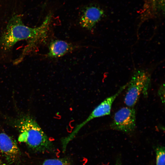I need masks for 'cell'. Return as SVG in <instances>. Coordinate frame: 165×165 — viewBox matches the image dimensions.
<instances>
[{"mask_svg":"<svg viewBox=\"0 0 165 165\" xmlns=\"http://www.w3.org/2000/svg\"><path fill=\"white\" fill-rule=\"evenodd\" d=\"M150 78L149 73L145 70H138L134 73L127 83L128 88L124 98V103L127 107H133L141 94L147 95Z\"/></svg>","mask_w":165,"mask_h":165,"instance_id":"3957f363","label":"cell"},{"mask_svg":"<svg viewBox=\"0 0 165 165\" xmlns=\"http://www.w3.org/2000/svg\"><path fill=\"white\" fill-rule=\"evenodd\" d=\"M71 162L67 158L50 159L45 160L42 165H71Z\"/></svg>","mask_w":165,"mask_h":165,"instance_id":"9c48e42d","label":"cell"},{"mask_svg":"<svg viewBox=\"0 0 165 165\" xmlns=\"http://www.w3.org/2000/svg\"><path fill=\"white\" fill-rule=\"evenodd\" d=\"M0 165H6V164L3 163L0 160Z\"/></svg>","mask_w":165,"mask_h":165,"instance_id":"7c38bea8","label":"cell"},{"mask_svg":"<svg viewBox=\"0 0 165 165\" xmlns=\"http://www.w3.org/2000/svg\"><path fill=\"white\" fill-rule=\"evenodd\" d=\"M104 14V11L99 7L94 5L88 6L82 10L80 17V24L83 28L91 31Z\"/></svg>","mask_w":165,"mask_h":165,"instance_id":"52a82bcc","label":"cell"},{"mask_svg":"<svg viewBox=\"0 0 165 165\" xmlns=\"http://www.w3.org/2000/svg\"><path fill=\"white\" fill-rule=\"evenodd\" d=\"M165 147L159 146L156 149V165H165Z\"/></svg>","mask_w":165,"mask_h":165,"instance_id":"30bf717a","label":"cell"},{"mask_svg":"<svg viewBox=\"0 0 165 165\" xmlns=\"http://www.w3.org/2000/svg\"><path fill=\"white\" fill-rule=\"evenodd\" d=\"M75 48V46L65 41L58 39L54 40L50 44L47 56L50 58L60 57Z\"/></svg>","mask_w":165,"mask_h":165,"instance_id":"ba28073f","label":"cell"},{"mask_svg":"<svg viewBox=\"0 0 165 165\" xmlns=\"http://www.w3.org/2000/svg\"><path fill=\"white\" fill-rule=\"evenodd\" d=\"M136 126V113L133 107H123L115 113L110 127L125 133L133 131Z\"/></svg>","mask_w":165,"mask_h":165,"instance_id":"5b68a950","label":"cell"},{"mask_svg":"<svg viewBox=\"0 0 165 165\" xmlns=\"http://www.w3.org/2000/svg\"><path fill=\"white\" fill-rule=\"evenodd\" d=\"M127 86V83L121 87L115 94L107 98L100 103L84 121L77 125L68 136L63 138V142L65 145H68L75 137L80 130L91 120L95 118L109 115L113 102Z\"/></svg>","mask_w":165,"mask_h":165,"instance_id":"277c9868","label":"cell"},{"mask_svg":"<svg viewBox=\"0 0 165 165\" xmlns=\"http://www.w3.org/2000/svg\"><path fill=\"white\" fill-rule=\"evenodd\" d=\"M52 17L50 13L40 25L31 28L24 24L20 15L16 14L12 16L0 37V50L4 52L9 51L18 42L26 40L27 45L16 60L18 63L20 62L25 57L46 40Z\"/></svg>","mask_w":165,"mask_h":165,"instance_id":"6da1fadb","label":"cell"},{"mask_svg":"<svg viewBox=\"0 0 165 165\" xmlns=\"http://www.w3.org/2000/svg\"><path fill=\"white\" fill-rule=\"evenodd\" d=\"M115 165H121V163L119 160H118L116 163V164Z\"/></svg>","mask_w":165,"mask_h":165,"instance_id":"8fae6325","label":"cell"},{"mask_svg":"<svg viewBox=\"0 0 165 165\" xmlns=\"http://www.w3.org/2000/svg\"><path fill=\"white\" fill-rule=\"evenodd\" d=\"M8 123L18 131V140L36 152H51L54 146L35 120L28 114H20L8 119Z\"/></svg>","mask_w":165,"mask_h":165,"instance_id":"7a4b0ae2","label":"cell"},{"mask_svg":"<svg viewBox=\"0 0 165 165\" xmlns=\"http://www.w3.org/2000/svg\"><path fill=\"white\" fill-rule=\"evenodd\" d=\"M0 152L9 163L19 158L20 152L16 141L5 133L0 132Z\"/></svg>","mask_w":165,"mask_h":165,"instance_id":"8992f818","label":"cell"}]
</instances>
